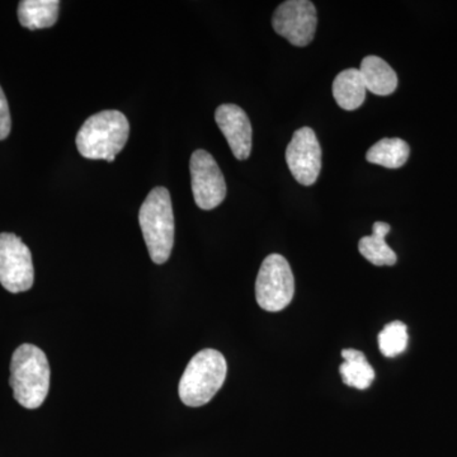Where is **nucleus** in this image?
I'll return each mask as SVG.
<instances>
[{
  "label": "nucleus",
  "mask_w": 457,
  "mask_h": 457,
  "mask_svg": "<svg viewBox=\"0 0 457 457\" xmlns=\"http://www.w3.org/2000/svg\"><path fill=\"white\" fill-rule=\"evenodd\" d=\"M130 135V123L125 114L116 110L102 111L88 117L78 131V152L92 161L112 163L122 152Z\"/></svg>",
  "instance_id": "1"
},
{
  "label": "nucleus",
  "mask_w": 457,
  "mask_h": 457,
  "mask_svg": "<svg viewBox=\"0 0 457 457\" xmlns=\"http://www.w3.org/2000/svg\"><path fill=\"white\" fill-rule=\"evenodd\" d=\"M9 384L22 407L40 408L50 389V365L45 352L27 343L20 345L12 357Z\"/></svg>",
  "instance_id": "2"
},
{
  "label": "nucleus",
  "mask_w": 457,
  "mask_h": 457,
  "mask_svg": "<svg viewBox=\"0 0 457 457\" xmlns=\"http://www.w3.org/2000/svg\"><path fill=\"white\" fill-rule=\"evenodd\" d=\"M139 222L147 252L156 264L170 260L174 245V215L170 191L155 187L141 204Z\"/></svg>",
  "instance_id": "3"
},
{
  "label": "nucleus",
  "mask_w": 457,
  "mask_h": 457,
  "mask_svg": "<svg viewBox=\"0 0 457 457\" xmlns=\"http://www.w3.org/2000/svg\"><path fill=\"white\" fill-rule=\"evenodd\" d=\"M227 360L220 352L207 348L189 361L179 381V398L187 407H203L221 389L227 378Z\"/></svg>",
  "instance_id": "4"
},
{
  "label": "nucleus",
  "mask_w": 457,
  "mask_h": 457,
  "mask_svg": "<svg viewBox=\"0 0 457 457\" xmlns=\"http://www.w3.org/2000/svg\"><path fill=\"white\" fill-rule=\"evenodd\" d=\"M295 278L287 260L281 254H270L263 262L257 281L255 299L263 311L278 312L293 302Z\"/></svg>",
  "instance_id": "5"
},
{
  "label": "nucleus",
  "mask_w": 457,
  "mask_h": 457,
  "mask_svg": "<svg viewBox=\"0 0 457 457\" xmlns=\"http://www.w3.org/2000/svg\"><path fill=\"white\" fill-rule=\"evenodd\" d=\"M35 281L31 251L20 237L0 234V284L12 294L29 291Z\"/></svg>",
  "instance_id": "6"
},
{
  "label": "nucleus",
  "mask_w": 457,
  "mask_h": 457,
  "mask_svg": "<svg viewBox=\"0 0 457 457\" xmlns=\"http://www.w3.org/2000/svg\"><path fill=\"white\" fill-rule=\"evenodd\" d=\"M317 25V9L309 0H287L272 17L273 29L297 47L308 46L314 40Z\"/></svg>",
  "instance_id": "7"
},
{
  "label": "nucleus",
  "mask_w": 457,
  "mask_h": 457,
  "mask_svg": "<svg viewBox=\"0 0 457 457\" xmlns=\"http://www.w3.org/2000/svg\"><path fill=\"white\" fill-rule=\"evenodd\" d=\"M192 192L195 203L203 210H212L227 197L224 174L213 156L206 150L198 149L189 161Z\"/></svg>",
  "instance_id": "8"
},
{
  "label": "nucleus",
  "mask_w": 457,
  "mask_h": 457,
  "mask_svg": "<svg viewBox=\"0 0 457 457\" xmlns=\"http://www.w3.org/2000/svg\"><path fill=\"white\" fill-rule=\"evenodd\" d=\"M286 163L300 185L312 186L317 182L321 170V147L311 128L305 126L295 131L286 149Z\"/></svg>",
  "instance_id": "9"
},
{
  "label": "nucleus",
  "mask_w": 457,
  "mask_h": 457,
  "mask_svg": "<svg viewBox=\"0 0 457 457\" xmlns=\"http://www.w3.org/2000/svg\"><path fill=\"white\" fill-rule=\"evenodd\" d=\"M215 121L218 123L228 146L237 161H245L252 152V130L248 114L237 104H221L215 112Z\"/></svg>",
  "instance_id": "10"
},
{
  "label": "nucleus",
  "mask_w": 457,
  "mask_h": 457,
  "mask_svg": "<svg viewBox=\"0 0 457 457\" xmlns=\"http://www.w3.org/2000/svg\"><path fill=\"white\" fill-rule=\"evenodd\" d=\"M366 89L376 96H390L398 88V75L381 57L370 55L362 60L360 66Z\"/></svg>",
  "instance_id": "11"
},
{
  "label": "nucleus",
  "mask_w": 457,
  "mask_h": 457,
  "mask_svg": "<svg viewBox=\"0 0 457 457\" xmlns=\"http://www.w3.org/2000/svg\"><path fill=\"white\" fill-rule=\"evenodd\" d=\"M366 87L359 69H347L337 75L333 82V96L338 106L354 111L362 106L366 99Z\"/></svg>",
  "instance_id": "12"
},
{
  "label": "nucleus",
  "mask_w": 457,
  "mask_h": 457,
  "mask_svg": "<svg viewBox=\"0 0 457 457\" xmlns=\"http://www.w3.org/2000/svg\"><path fill=\"white\" fill-rule=\"evenodd\" d=\"M57 0H22L18 5V20L27 29H50L59 18Z\"/></svg>",
  "instance_id": "13"
},
{
  "label": "nucleus",
  "mask_w": 457,
  "mask_h": 457,
  "mask_svg": "<svg viewBox=\"0 0 457 457\" xmlns=\"http://www.w3.org/2000/svg\"><path fill=\"white\" fill-rule=\"evenodd\" d=\"M387 222L376 221L372 227V236L363 237L359 243L360 253L375 266H394L398 261L395 252L387 245L386 237L390 233Z\"/></svg>",
  "instance_id": "14"
},
{
  "label": "nucleus",
  "mask_w": 457,
  "mask_h": 457,
  "mask_svg": "<svg viewBox=\"0 0 457 457\" xmlns=\"http://www.w3.org/2000/svg\"><path fill=\"white\" fill-rule=\"evenodd\" d=\"M345 362L339 368L343 383L357 390H366L374 383L375 370L370 365L363 352L348 348L342 351Z\"/></svg>",
  "instance_id": "15"
},
{
  "label": "nucleus",
  "mask_w": 457,
  "mask_h": 457,
  "mask_svg": "<svg viewBox=\"0 0 457 457\" xmlns=\"http://www.w3.org/2000/svg\"><path fill=\"white\" fill-rule=\"evenodd\" d=\"M409 154H411V147L407 141L394 137V139L380 140L370 147L366 161L381 165L387 170H398L407 163Z\"/></svg>",
  "instance_id": "16"
},
{
  "label": "nucleus",
  "mask_w": 457,
  "mask_h": 457,
  "mask_svg": "<svg viewBox=\"0 0 457 457\" xmlns=\"http://www.w3.org/2000/svg\"><path fill=\"white\" fill-rule=\"evenodd\" d=\"M378 348L385 357L399 356L408 347V328L403 321L395 320L386 324L378 337Z\"/></svg>",
  "instance_id": "17"
},
{
  "label": "nucleus",
  "mask_w": 457,
  "mask_h": 457,
  "mask_svg": "<svg viewBox=\"0 0 457 457\" xmlns=\"http://www.w3.org/2000/svg\"><path fill=\"white\" fill-rule=\"evenodd\" d=\"M12 120L7 97L0 87V140L7 139L11 134Z\"/></svg>",
  "instance_id": "18"
}]
</instances>
